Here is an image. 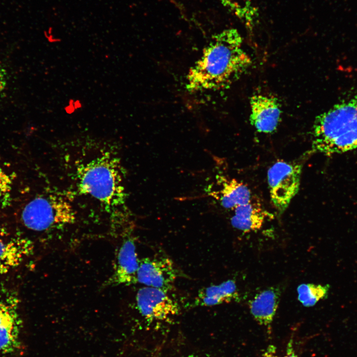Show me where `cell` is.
I'll return each mask as SVG.
<instances>
[{"mask_svg": "<svg viewBox=\"0 0 357 357\" xmlns=\"http://www.w3.org/2000/svg\"><path fill=\"white\" fill-rule=\"evenodd\" d=\"M19 317L0 327V353L11 354L20 349Z\"/></svg>", "mask_w": 357, "mask_h": 357, "instance_id": "obj_16", "label": "cell"}, {"mask_svg": "<svg viewBox=\"0 0 357 357\" xmlns=\"http://www.w3.org/2000/svg\"><path fill=\"white\" fill-rule=\"evenodd\" d=\"M160 289L144 286L136 295V306L147 321H163L175 316L180 311L178 303Z\"/></svg>", "mask_w": 357, "mask_h": 357, "instance_id": "obj_7", "label": "cell"}, {"mask_svg": "<svg viewBox=\"0 0 357 357\" xmlns=\"http://www.w3.org/2000/svg\"><path fill=\"white\" fill-rule=\"evenodd\" d=\"M16 305L12 300L0 301V327L19 317Z\"/></svg>", "mask_w": 357, "mask_h": 357, "instance_id": "obj_19", "label": "cell"}, {"mask_svg": "<svg viewBox=\"0 0 357 357\" xmlns=\"http://www.w3.org/2000/svg\"><path fill=\"white\" fill-rule=\"evenodd\" d=\"M30 239L20 232L11 233L0 226V274L17 267L33 250Z\"/></svg>", "mask_w": 357, "mask_h": 357, "instance_id": "obj_8", "label": "cell"}, {"mask_svg": "<svg viewBox=\"0 0 357 357\" xmlns=\"http://www.w3.org/2000/svg\"><path fill=\"white\" fill-rule=\"evenodd\" d=\"M294 337L291 336L286 347V352L283 357H298L294 348ZM263 357H278L275 355V349L273 346L269 347L264 353Z\"/></svg>", "mask_w": 357, "mask_h": 357, "instance_id": "obj_20", "label": "cell"}, {"mask_svg": "<svg viewBox=\"0 0 357 357\" xmlns=\"http://www.w3.org/2000/svg\"><path fill=\"white\" fill-rule=\"evenodd\" d=\"M233 210L234 215L231 219L232 226L244 233L260 229L266 219L270 216L259 202L253 199Z\"/></svg>", "mask_w": 357, "mask_h": 357, "instance_id": "obj_12", "label": "cell"}, {"mask_svg": "<svg viewBox=\"0 0 357 357\" xmlns=\"http://www.w3.org/2000/svg\"><path fill=\"white\" fill-rule=\"evenodd\" d=\"M223 179L219 199L223 207L233 210L252 200L251 191L245 184L235 178Z\"/></svg>", "mask_w": 357, "mask_h": 357, "instance_id": "obj_14", "label": "cell"}, {"mask_svg": "<svg viewBox=\"0 0 357 357\" xmlns=\"http://www.w3.org/2000/svg\"><path fill=\"white\" fill-rule=\"evenodd\" d=\"M280 297V289L278 287H271L257 294L250 301V313L259 324L270 328Z\"/></svg>", "mask_w": 357, "mask_h": 357, "instance_id": "obj_11", "label": "cell"}, {"mask_svg": "<svg viewBox=\"0 0 357 357\" xmlns=\"http://www.w3.org/2000/svg\"><path fill=\"white\" fill-rule=\"evenodd\" d=\"M230 12L251 30L258 17L257 8L253 0H220Z\"/></svg>", "mask_w": 357, "mask_h": 357, "instance_id": "obj_15", "label": "cell"}, {"mask_svg": "<svg viewBox=\"0 0 357 357\" xmlns=\"http://www.w3.org/2000/svg\"><path fill=\"white\" fill-rule=\"evenodd\" d=\"M75 220V212L70 203L54 193L35 196L25 205L21 213L23 225L39 232L66 226Z\"/></svg>", "mask_w": 357, "mask_h": 357, "instance_id": "obj_4", "label": "cell"}, {"mask_svg": "<svg viewBox=\"0 0 357 357\" xmlns=\"http://www.w3.org/2000/svg\"><path fill=\"white\" fill-rule=\"evenodd\" d=\"M6 84V72L3 67L0 64V93L5 89Z\"/></svg>", "mask_w": 357, "mask_h": 357, "instance_id": "obj_21", "label": "cell"}, {"mask_svg": "<svg viewBox=\"0 0 357 357\" xmlns=\"http://www.w3.org/2000/svg\"><path fill=\"white\" fill-rule=\"evenodd\" d=\"M301 169L298 163L278 161L268 170L270 196L280 213L286 210L298 191Z\"/></svg>", "mask_w": 357, "mask_h": 357, "instance_id": "obj_5", "label": "cell"}, {"mask_svg": "<svg viewBox=\"0 0 357 357\" xmlns=\"http://www.w3.org/2000/svg\"><path fill=\"white\" fill-rule=\"evenodd\" d=\"M357 149V95L339 103L315 119L312 152L326 155Z\"/></svg>", "mask_w": 357, "mask_h": 357, "instance_id": "obj_2", "label": "cell"}, {"mask_svg": "<svg viewBox=\"0 0 357 357\" xmlns=\"http://www.w3.org/2000/svg\"><path fill=\"white\" fill-rule=\"evenodd\" d=\"M250 123L260 132H274L278 126L281 114L278 99L271 95L256 94L250 98Z\"/></svg>", "mask_w": 357, "mask_h": 357, "instance_id": "obj_10", "label": "cell"}, {"mask_svg": "<svg viewBox=\"0 0 357 357\" xmlns=\"http://www.w3.org/2000/svg\"><path fill=\"white\" fill-rule=\"evenodd\" d=\"M136 245L131 236H125L118 249L115 265L106 286H128L137 283L139 265Z\"/></svg>", "mask_w": 357, "mask_h": 357, "instance_id": "obj_9", "label": "cell"}, {"mask_svg": "<svg viewBox=\"0 0 357 357\" xmlns=\"http://www.w3.org/2000/svg\"><path fill=\"white\" fill-rule=\"evenodd\" d=\"M12 178L10 175L0 166V205L8 206L11 199Z\"/></svg>", "mask_w": 357, "mask_h": 357, "instance_id": "obj_18", "label": "cell"}, {"mask_svg": "<svg viewBox=\"0 0 357 357\" xmlns=\"http://www.w3.org/2000/svg\"><path fill=\"white\" fill-rule=\"evenodd\" d=\"M183 277L184 274L165 255L157 254L139 260L137 283L144 286L168 293L173 289L177 279Z\"/></svg>", "mask_w": 357, "mask_h": 357, "instance_id": "obj_6", "label": "cell"}, {"mask_svg": "<svg viewBox=\"0 0 357 357\" xmlns=\"http://www.w3.org/2000/svg\"><path fill=\"white\" fill-rule=\"evenodd\" d=\"M76 184L82 194L96 199L110 209L122 205L125 198L120 162L111 154L103 153L79 166Z\"/></svg>", "mask_w": 357, "mask_h": 357, "instance_id": "obj_3", "label": "cell"}, {"mask_svg": "<svg viewBox=\"0 0 357 357\" xmlns=\"http://www.w3.org/2000/svg\"><path fill=\"white\" fill-rule=\"evenodd\" d=\"M239 299L236 282L230 279L221 284L200 289L191 305L193 307L210 306L233 301H238Z\"/></svg>", "mask_w": 357, "mask_h": 357, "instance_id": "obj_13", "label": "cell"}, {"mask_svg": "<svg viewBox=\"0 0 357 357\" xmlns=\"http://www.w3.org/2000/svg\"><path fill=\"white\" fill-rule=\"evenodd\" d=\"M236 29L213 35L202 55L190 68L186 88L191 92L215 91L229 87L251 65Z\"/></svg>", "mask_w": 357, "mask_h": 357, "instance_id": "obj_1", "label": "cell"}, {"mask_svg": "<svg viewBox=\"0 0 357 357\" xmlns=\"http://www.w3.org/2000/svg\"><path fill=\"white\" fill-rule=\"evenodd\" d=\"M329 288L328 284H302L297 288L298 300L305 307L314 306L327 297Z\"/></svg>", "mask_w": 357, "mask_h": 357, "instance_id": "obj_17", "label": "cell"}]
</instances>
